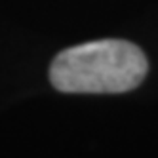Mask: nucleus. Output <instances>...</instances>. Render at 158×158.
Returning a JSON list of instances; mask_svg holds the SVG:
<instances>
[{
  "label": "nucleus",
  "mask_w": 158,
  "mask_h": 158,
  "mask_svg": "<svg viewBox=\"0 0 158 158\" xmlns=\"http://www.w3.org/2000/svg\"><path fill=\"white\" fill-rule=\"evenodd\" d=\"M145 53L128 40H95L63 50L50 67V80L65 94H122L147 74Z\"/></svg>",
  "instance_id": "1"
}]
</instances>
